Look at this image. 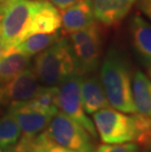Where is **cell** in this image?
<instances>
[{
    "mask_svg": "<svg viewBox=\"0 0 151 152\" xmlns=\"http://www.w3.org/2000/svg\"><path fill=\"white\" fill-rule=\"evenodd\" d=\"M82 79V76L73 74L60 83L58 86L57 106L61 112L79 123L94 140H96L97 132L94 123L88 118L83 109L81 96Z\"/></svg>",
    "mask_w": 151,
    "mask_h": 152,
    "instance_id": "obj_7",
    "label": "cell"
},
{
    "mask_svg": "<svg viewBox=\"0 0 151 152\" xmlns=\"http://www.w3.org/2000/svg\"><path fill=\"white\" fill-rule=\"evenodd\" d=\"M60 28L61 15L58 8L47 0H38L37 7L22 35L21 41L31 34L55 33Z\"/></svg>",
    "mask_w": 151,
    "mask_h": 152,
    "instance_id": "obj_10",
    "label": "cell"
},
{
    "mask_svg": "<svg viewBox=\"0 0 151 152\" xmlns=\"http://www.w3.org/2000/svg\"><path fill=\"white\" fill-rule=\"evenodd\" d=\"M60 15L61 27L67 34L75 33L88 27L95 20L91 0H80L63 9Z\"/></svg>",
    "mask_w": 151,
    "mask_h": 152,
    "instance_id": "obj_11",
    "label": "cell"
},
{
    "mask_svg": "<svg viewBox=\"0 0 151 152\" xmlns=\"http://www.w3.org/2000/svg\"><path fill=\"white\" fill-rule=\"evenodd\" d=\"M100 77L112 107L126 114H136L130 64L127 57L117 48L112 47L107 51L101 67Z\"/></svg>",
    "mask_w": 151,
    "mask_h": 152,
    "instance_id": "obj_1",
    "label": "cell"
},
{
    "mask_svg": "<svg viewBox=\"0 0 151 152\" xmlns=\"http://www.w3.org/2000/svg\"><path fill=\"white\" fill-rule=\"evenodd\" d=\"M39 80L34 68L28 67L5 85H1L2 106L25 102L34 97L40 88Z\"/></svg>",
    "mask_w": 151,
    "mask_h": 152,
    "instance_id": "obj_9",
    "label": "cell"
},
{
    "mask_svg": "<svg viewBox=\"0 0 151 152\" xmlns=\"http://www.w3.org/2000/svg\"><path fill=\"white\" fill-rule=\"evenodd\" d=\"M37 4L38 0H0V30L5 53L20 43Z\"/></svg>",
    "mask_w": 151,
    "mask_h": 152,
    "instance_id": "obj_3",
    "label": "cell"
},
{
    "mask_svg": "<svg viewBox=\"0 0 151 152\" xmlns=\"http://www.w3.org/2000/svg\"><path fill=\"white\" fill-rule=\"evenodd\" d=\"M8 113L17 121L24 137H34L46 129L55 114L34 104L31 100L11 104Z\"/></svg>",
    "mask_w": 151,
    "mask_h": 152,
    "instance_id": "obj_8",
    "label": "cell"
},
{
    "mask_svg": "<svg viewBox=\"0 0 151 152\" xmlns=\"http://www.w3.org/2000/svg\"><path fill=\"white\" fill-rule=\"evenodd\" d=\"M60 38L59 31L51 34H31L24 40H22L17 46H15L12 50L19 51L28 56H34L38 54L50 45L55 43Z\"/></svg>",
    "mask_w": 151,
    "mask_h": 152,
    "instance_id": "obj_17",
    "label": "cell"
},
{
    "mask_svg": "<svg viewBox=\"0 0 151 152\" xmlns=\"http://www.w3.org/2000/svg\"><path fill=\"white\" fill-rule=\"evenodd\" d=\"M48 137L57 144L79 152H94V138L75 120L57 112L44 130Z\"/></svg>",
    "mask_w": 151,
    "mask_h": 152,
    "instance_id": "obj_6",
    "label": "cell"
},
{
    "mask_svg": "<svg viewBox=\"0 0 151 152\" xmlns=\"http://www.w3.org/2000/svg\"><path fill=\"white\" fill-rule=\"evenodd\" d=\"M34 70L39 83L47 86H58L69 76L76 74L69 40L60 37L55 43L38 53Z\"/></svg>",
    "mask_w": 151,
    "mask_h": 152,
    "instance_id": "obj_2",
    "label": "cell"
},
{
    "mask_svg": "<svg viewBox=\"0 0 151 152\" xmlns=\"http://www.w3.org/2000/svg\"><path fill=\"white\" fill-rule=\"evenodd\" d=\"M81 96L86 114L93 115L99 110L110 107L101 80L97 76H89L82 79Z\"/></svg>",
    "mask_w": 151,
    "mask_h": 152,
    "instance_id": "obj_14",
    "label": "cell"
},
{
    "mask_svg": "<svg viewBox=\"0 0 151 152\" xmlns=\"http://www.w3.org/2000/svg\"><path fill=\"white\" fill-rule=\"evenodd\" d=\"M130 34L137 56L145 65H151V24L134 14L130 22Z\"/></svg>",
    "mask_w": 151,
    "mask_h": 152,
    "instance_id": "obj_13",
    "label": "cell"
},
{
    "mask_svg": "<svg viewBox=\"0 0 151 152\" xmlns=\"http://www.w3.org/2000/svg\"><path fill=\"white\" fill-rule=\"evenodd\" d=\"M16 152H38L37 150H35L34 148H33L28 144V140L23 137L20 138V140L17 142V144L13 147Z\"/></svg>",
    "mask_w": 151,
    "mask_h": 152,
    "instance_id": "obj_22",
    "label": "cell"
},
{
    "mask_svg": "<svg viewBox=\"0 0 151 152\" xmlns=\"http://www.w3.org/2000/svg\"><path fill=\"white\" fill-rule=\"evenodd\" d=\"M76 65V74H92L97 69L101 56V30L96 23L70 34L69 40Z\"/></svg>",
    "mask_w": 151,
    "mask_h": 152,
    "instance_id": "obj_4",
    "label": "cell"
},
{
    "mask_svg": "<svg viewBox=\"0 0 151 152\" xmlns=\"http://www.w3.org/2000/svg\"><path fill=\"white\" fill-rule=\"evenodd\" d=\"M137 0H91L95 19L108 27L123 21Z\"/></svg>",
    "mask_w": 151,
    "mask_h": 152,
    "instance_id": "obj_12",
    "label": "cell"
},
{
    "mask_svg": "<svg viewBox=\"0 0 151 152\" xmlns=\"http://www.w3.org/2000/svg\"><path fill=\"white\" fill-rule=\"evenodd\" d=\"M47 1L52 3L55 7L60 9V10H63V9H65L71 5L75 4L76 2L80 1V0H47Z\"/></svg>",
    "mask_w": 151,
    "mask_h": 152,
    "instance_id": "obj_24",
    "label": "cell"
},
{
    "mask_svg": "<svg viewBox=\"0 0 151 152\" xmlns=\"http://www.w3.org/2000/svg\"><path fill=\"white\" fill-rule=\"evenodd\" d=\"M131 87L136 114L151 123V80L143 73L137 71L133 76Z\"/></svg>",
    "mask_w": 151,
    "mask_h": 152,
    "instance_id": "obj_15",
    "label": "cell"
},
{
    "mask_svg": "<svg viewBox=\"0 0 151 152\" xmlns=\"http://www.w3.org/2000/svg\"><path fill=\"white\" fill-rule=\"evenodd\" d=\"M24 137L28 140V144L38 152H79L75 150H71L69 148L63 147L61 145L57 144L56 142H54L48 137V135L45 134L44 131L41 132L40 134L34 135V137Z\"/></svg>",
    "mask_w": 151,
    "mask_h": 152,
    "instance_id": "obj_20",
    "label": "cell"
},
{
    "mask_svg": "<svg viewBox=\"0 0 151 152\" xmlns=\"http://www.w3.org/2000/svg\"><path fill=\"white\" fill-rule=\"evenodd\" d=\"M31 57L16 50H10L0 57V85H5L30 67Z\"/></svg>",
    "mask_w": 151,
    "mask_h": 152,
    "instance_id": "obj_16",
    "label": "cell"
},
{
    "mask_svg": "<svg viewBox=\"0 0 151 152\" xmlns=\"http://www.w3.org/2000/svg\"><path fill=\"white\" fill-rule=\"evenodd\" d=\"M5 53L4 46H3V41H2V35H1V30H0V57Z\"/></svg>",
    "mask_w": 151,
    "mask_h": 152,
    "instance_id": "obj_25",
    "label": "cell"
},
{
    "mask_svg": "<svg viewBox=\"0 0 151 152\" xmlns=\"http://www.w3.org/2000/svg\"><path fill=\"white\" fill-rule=\"evenodd\" d=\"M137 1L141 12L151 22V0H137Z\"/></svg>",
    "mask_w": 151,
    "mask_h": 152,
    "instance_id": "obj_23",
    "label": "cell"
},
{
    "mask_svg": "<svg viewBox=\"0 0 151 152\" xmlns=\"http://www.w3.org/2000/svg\"><path fill=\"white\" fill-rule=\"evenodd\" d=\"M57 95H58V86H40L39 90L31 101L38 107L56 114L59 111L57 106Z\"/></svg>",
    "mask_w": 151,
    "mask_h": 152,
    "instance_id": "obj_19",
    "label": "cell"
},
{
    "mask_svg": "<svg viewBox=\"0 0 151 152\" xmlns=\"http://www.w3.org/2000/svg\"><path fill=\"white\" fill-rule=\"evenodd\" d=\"M21 129L10 114L0 117V147L4 151L12 149L21 138Z\"/></svg>",
    "mask_w": 151,
    "mask_h": 152,
    "instance_id": "obj_18",
    "label": "cell"
},
{
    "mask_svg": "<svg viewBox=\"0 0 151 152\" xmlns=\"http://www.w3.org/2000/svg\"><path fill=\"white\" fill-rule=\"evenodd\" d=\"M93 122L100 140L106 144L125 143L136 140L139 130L133 115L113 108H104L93 114Z\"/></svg>",
    "mask_w": 151,
    "mask_h": 152,
    "instance_id": "obj_5",
    "label": "cell"
},
{
    "mask_svg": "<svg viewBox=\"0 0 151 152\" xmlns=\"http://www.w3.org/2000/svg\"><path fill=\"white\" fill-rule=\"evenodd\" d=\"M94 152H140V149L136 143L125 142V143L99 145Z\"/></svg>",
    "mask_w": 151,
    "mask_h": 152,
    "instance_id": "obj_21",
    "label": "cell"
},
{
    "mask_svg": "<svg viewBox=\"0 0 151 152\" xmlns=\"http://www.w3.org/2000/svg\"><path fill=\"white\" fill-rule=\"evenodd\" d=\"M149 76L151 77V65H150V68H149Z\"/></svg>",
    "mask_w": 151,
    "mask_h": 152,
    "instance_id": "obj_27",
    "label": "cell"
},
{
    "mask_svg": "<svg viewBox=\"0 0 151 152\" xmlns=\"http://www.w3.org/2000/svg\"><path fill=\"white\" fill-rule=\"evenodd\" d=\"M4 152H16V151H15V150L12 148V149H9V150H7V151H4Z\"/></svg>",
    "mask_w": 151,
    "mask_h": 152,
    "instance_id": "obj_26",
    "label": "cell"
},
{
    "mask_svg": "<svg viewBox=\"0 0 151 152\" xmlns=\"http://www.w3.org/2000/svg\"><path fill=\"white\" fill-rule=\"evenodd\" d=\"M0 152H3V150H1V147H0Z\"/></svg>",
    "mask_w": 151,
    "mask_h": 152,
    "instance_id": "obj_28",
    "label": "cell"
}]
</instances>
